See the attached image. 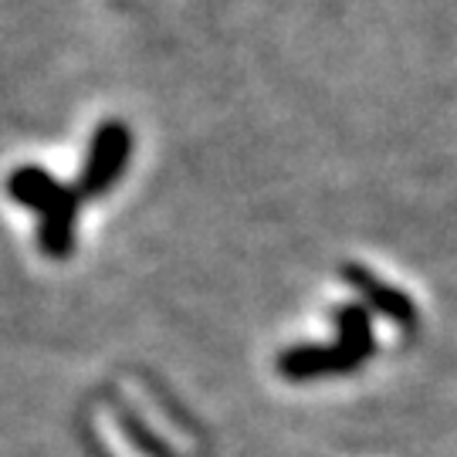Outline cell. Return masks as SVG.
<instances>
[{
	"instance_id": "obj_1",
	"label": "cell",
	"mask_w": 457,
	"mask_h": 457,
	"mask_svg": "<svg viewBox=\"0 0 457 457\" xmlns=\"http://www.w3.org/2000/svg\"><path fill=\"white\" fill-rule=\"evenodd\" d=\"M336 343L319 345L305 343L285 349L278 356V370L288 376V379H315V376H336V373H353L356 366L370 360V353L376 349L373 339V322H370V312L356 305H343L336 312Z\"/></svg>"
},
{
	"instance_id": "obj_2",
	"label": "cell",
	"mask_w": 457,
	"mask_h": 457,
	"mask_svg": "<svg viewBox=\"0 0 457 457\" xmlns=\"http://www.w3.org/2000/svg\"><path fill=\"white\" fill-rule=\"evenodd\" d=\"M7 194L21 207L41 217L37 245L48 258H68L75 247V220H79V194L58 183L41 166H21L7 177Z\"/></svg>"
},
{
	"instance_id": "obj_3",
	"label": "cell",
	"mask_w": 457,
	"mask_h": 457,
	"mask_svg": "<svg viewBox=\"0 0 457 457\" xmlns=\"http://www.w3.org/2000/svg\"><path fill=\"white\" fill-rule=\"evenodd\" d=\"M132 153V132L126 122H102L88 143L82 163V177H79V190L82 196H102L112 190V183L126 173Z\"/></svg>"
},
{
	"instance_id": "obj_4",
	"label": "cell",
	"mask_w": 457,
	"mask_h": 457,
	"mask_svg": "<svg viewBox=\"0 0 457 457\" xmlns=\"http://www.w3.org/2000/svg\"><path fill=\"white\" fill-rule=\"evenodd\" d=\"M345 281L362 295V309L383 312L393 322H410L413 319V302L400 288H393L386 281H379L373 271H366L360 264H349L345 268Z\"/></svg>"
}]
</instances>
